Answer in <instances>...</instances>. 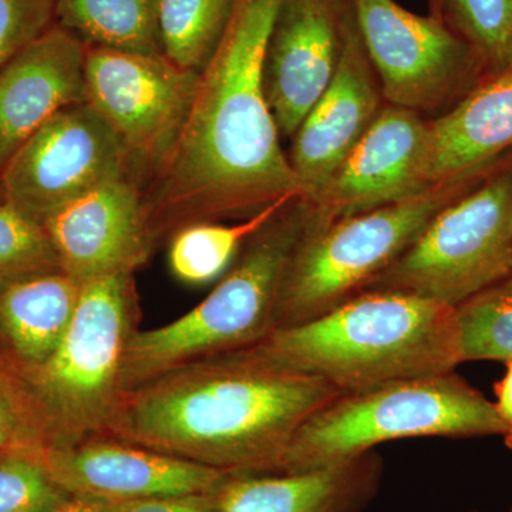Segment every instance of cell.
I'll return each mask as SVG.
<instances>
[{"instance_id":"1","label":"cell","mask_w":512,"mask_h":512,"mask_svg":"<svg viewBox=\"0 0 512 512\" xmlns=\"http://www.w3.org/2000/svg\"><path fill=\"white\" fill-rule=\"evenodd\" d=\"M284 2L232 3L180 133L143 188L156 248L187 225L245 220L302 197L265 92L266 52Z\"/></svg>"},{"instance_id":"2","label":"cell","mask_w":512,"mask_h":512,"mask_svg":"<svg viewBox=\"0 0 512 512\" xmlns=\"http://www.w3.org/2000/svg\"><path fill=\"white\" fill-rule=\"evenodd\" d=\"M340 394L252 346L128 390L107 437L231 474H278L303 424Z\"/></svg>"},{"instance_id":"3","label":"cell","mask_w":512,"mask_h":512,"mask_svg":"<svg viewBox=\"0 0 512 512\" xmlns=\"http://www.w3.org/2000/svg\"><path fill=\"white\" fill-rule=\"evenodd\" d=\"M255 348L343 393L456 372L463 363L454 308L403 292L360 293L319 318L274 330Z\"/></svg>"},{"instance_id":"4","label":"cell","mask_w":512,"mask_h":512,"mask_svg":"<svg viewBox=\"0 0 512 512\" xmlns=\"http://www.w3.org/2000/svg\"><path fill=\"white\" fill-rule=\"evenodd\" d=\"M138 323L133 274L86 282L53 355L25 376L12 375L45 448L107 436L127 393L124 363Z\"/></svg>"},{"instance_id":"5","label":"cell","mask_w":512,"mask_h":512,"mask_svg":"<svg viewBox=\"0 0 512 512\" xmlns=\"http://www.w3.org/2000/svg\"><path fill=\"white\" fill-rule=\"evenodd\" d=\"M312 222L311 204L295 198L242 245L221 281L191 311L138 330L124 363L127 392L175 367L252 348L271 335L286 266Z\"/></svg>"},{"instance_id":"6","label":"cell","mask_w":512,"mask_h":512,"mask_svg":"<svg viewBox=\"0 0 512 512\" xmlns=\"http://www.w3.org/2000/svg\"><path fill=\"white\" fill-rule=\"evenodd\" d=\"M495 403L456 372L340 394L303 424L278 474L305 473L414 437H507Z\"/></svg>"},{"instance_id":"7","label":"cell","mask_w":512,"mask_h":512,"mask_svg":"<svg viewBox=\"0 0 512 512\" xmlns=\"http://www.w3.org/2000/svg\"><path fill=\"white\" fill-rule=\"evenodd\" d=\"M485 173L441 181L407 200L325 227L313 220L286 266L274 330L319 318L366 292L416 241L437 212L481 183Z\"/></svg>"},{"instance_id":"8","label":"cell","mask_w":512,"mask_h":512,"mask_svg":"<svg viewBox=\"0 0 512 512\" xmlns=\"http://www.w3.org/2000/svg\"><path fill=\"white\" fill-rule=\"evenodd\" d=\"M511 275L512 168L437 212L366 292L410 293L457 308Z\"/></svg>"},{"instance_id":"9","label":"cell","mask_w":512,"mask_h":512,"mask_svg":"<svg viewBox=\"0 0 512 512\" xmlns=\"http://www.w3.org/2000/svg\"><path fill=\"white\" fill-rule=\"evenodd\" d=\"M363 46L387 104L421 116L447 111L463 99L480 55L434 16L396 0H350Z\"/></svg>"},{"instance_id":"10","label":"cell","mask_w":512,"mask_h":512,"mask_svg":"<svg viewBox=\"0 0 512 512\" xmlns=\"http://www.w3.org/2000/svg\"><path fill=\"white\" fill-rule=\"evenodd\" d=\"M198 74L163 55L86 49L87 101L119 138L141 191L180 133Z\"/></svg>"},{"instance_id":"11","label":"cell","mask_w":512,"mask_h":512,"mask_svg":"<svg viewBox=\"0 0 512 512\" xmlns=\"http://www.w3.org/2000/svg\"><path fill=\"white\" fill-rule=\"evenodd\" d=\"M124 177L134 181L126 151L89 101L47 120L0 171L5 201L39 224L87 192Z\"/></svg>"},{"instance_id":"12","label":"cell","mask_w":512,"mask_h":512,"mask_svg":"<svg viewBox=\"0 0 512 512\" xmlns=\"http://www.w3.org/2000/svg\"><path fill=\"white\" fill-rule=\"evenodd\" d=\"M430 185V120L386 103L309 204L319 227H325L407 200Z\"/></svg>"},{"instance_id":"13","label":"cell","mask_w":512,"mask_h":512,"mask_svg":"<svg viewBox=\"0 0 512 512\" xmlns=\"http://www.w3.org/2000/svg\"><path fill=\"white\" fill-rule=\"evenodd\" d=\"M42 225L60 268L79 284L110 275H134L156 249L143 191L128 177L87 192Z\"/></svg>"},{"instance_id":"14","label":"cell","mask_w":512,"mask_h":512,"mask_svg":"<svg viewBox=\"0 0 512 512\" xmlns=\"http://www.w3.org/2000/svg\"><path fill=\"white\" fill-rule=\"evenodd\" d=\"M350 0H285L269 39L265 92L279 134L291 138L332 82Z\"/></svg>"},{"instance_id":"15","label":"cell","mask_w":512,"mask_h":512,"mask_svg":"<svg viewBox=\"0 0 512 512\" xmlns=\"http://www.w3.org/2000/svg\"><path fill=\"white\" fill-rule=\"evenodd\" d=\"M53 478L73 497L109 503L220 490L231 473L113 437L43 448Z\"/></svg>"},{"instance_id":"16","label":"cell","mask_w":512,"mask_h":512,"mask_svg":"<svg viewBox=\"0 0 512 512\" xmlns=\"http://www.w3.org/2000/svg\"><path fill=\"white\" fill-rule=\"evenodd\" d=\"M386 101L350 13L332 82L293 134V173L312 200L375 123Z\"/></svg>"},{"instance_id":"17","label":"cell","mask_w":512,"mask_h":512,"mask_svg":"<svg viewBox=\"0 0 512 512\" xmlns=\"http://www.w3.org/2000/svg\"><path fill=\"white\" fill-rule=\"evenodd\" d=\"M86 49L55 23L0 70V171L47 120L86 103Z\"/></svg>"},{"instance_id":"18","label":"cell","mask_w":512,"mask_h":512,"mask_svg":"<svg viewBox=\"0 0 512 512\" xmlns=\"http://www.w3.org/2000/svg\"><path fill=\"white\" fill-rule=\"evenodd\" d=\"M382 476L375 450L305 473L231 474L220 488V512H366Z\"/></svg>"},{"instance_id":"19","label":"cell","mask_w":512,"mask_h":512,"mask_svg":"<svg viewBox=\"0 0 512 512\" xmlns=\"http://www.w3.org/2000/svg\"><path fill=\"white\" fill-rule=\"evenodd\" d=\"M512 147V72L498 70L430 120L431 184L487 171Z\"/></svg>"},{"instance_id":"20","label":"cell","mask_w":512,"mask_h":512,"mask_svg":"<svg viewBox=\"0 0 512 512\" xmlns=\"http://www.w3.org/2000/svg\"><path fill=\"white\" fill-rule=\"evenodd\" d=\"M82 284L63 271L0 289V366L20 377L53 355L79 303Z\"/></svg>"},{"instance_id":"21","label":"cell","mask_w":512,"mask_h":512,"mask_svg":"<svg viewBox=\"0 0 512 512\" xmlns=\"http://www.w3.org/2000/svg\"><path fill=\"white\" fill-rule=\"evenodd\" d=\"M158 0H56L55 23L87 47L161 55Z\"/></svg>"},{"instance_id":"22","label":"cell","mask_w":512,"mask_h":512,"mask_svg":"<svg viewBox=\"0 0 512 512\" xmlns=\"http://www.w3.org/2000/svg\"><path fill=\"white\" fill-rule=\"evenodd\" d=\"M293 200L295 198L276 201L264 211L235 225L197 222L178 229L168 239L171 272L178 281L187 285L210 284L228 271L242 245Z\"/></svg>"},{"instance_id":"23","label":"cell","mask_w":512,"mask_h":512,"mask_svg":"<svg viewBox=\"0 0 512 512\" xmlns=\"http://www.w3.org/2000/svg\"><path fill=\"white\" fill-rule=\"evenodd\" d=\"M234 0H158L161 55L180 69L200 73L227 26Z\"/></svg>"},{"instance_id":"24","label":"cell","mask_w":512,"mask_h":512,"mask_svg":"<svg viewBox=\"0 0 512 512\" xmlns=\"http://www.w3.org/2000/svg\"><path fill=\"white\" fill-rule=\"evenodd\" d=\"M461 360H512V276L454 308Z\"/></svg>"},{"instance_id":"25","label":"cell","mask_w":512,"mask_h":512,"mask_svg":"<svg viewBox=\"0 0 512 512\" xmlns=\"http://www.w3.org/2000/svg\"><path fill=\"white\" fill-rule=\"evenodd\" d=\"M431 16L476 49L484 63L503 67L512 42V0H430Z\"/></svg>"},{"instance_id":"26","label":"cell","mask_w":512,"mask_h":512,"mask_svg":"<svg viewBox=\"0 0 512 512\" xmlns=\"http://www.w3.org/2000/svg\"><path fill=\"white\" fill-rule=\"evenodd\" d=\"M42 450L0 451V512H52L73 497L50 474Z\"/></svg>"},{"instance_id":"27","label":"cell","mask_w":512,"mask_h":512,"mask_svg":"<svg viewBox=\"0 0 512 512\" xmlns=\"http://www.w3.org/2000/svg\"><path fill=\"white\" fill-rule=\"evenodd\" d=\"M55 271L62 268L43 225L0 201V289Z\"/></svg>"},{"instance_id":"28","label":"cell","mask_w":512,"mask_h":512,"mask_svg":"<svg viewBox=\"0 0 512 512\" xmlns=\"http://www.w3.org/2000/svg\"><path fill=\"white\" fill-rule=\"evenodd\" d=\"M56 0H0V70L55 25Z\"/></svg>"},{"instance_id":"29","label":"cell","mask_w":512,"mask_h":512,"mask_svg":"<svg viewBox=\"0 0 512 512\" xmlns=\"http://www.w3.org/2000/svg\"><path fill=\"white\" fill-rule=\"evenodd\" d=\"M45 448L20 393L18 383L0 366V451Z\"/></svg>"},{"instance_id":"30","label":"cell","mask_w":512,"mask_h":512,"mask_svg":"<svg viewBox=\"0 0 512 512\" xmlns=\"http://www.w3.org/2000/svg\"><path fill=\"white\" fill-rule=\"evenodd\" d=\"M110 512H220V490L110 503Z\"/></svg>"},{"instance_id":"31","label":"cell","mask_w":512,"mask_h":512,"mask_svg":"<svg viewBox=\"0 0 512 512\" xmlns=\"http://www.w3.org/2000/svg\"><path fill=\"white\" fill-rule=\"evenodd\" d=\"M505 365H507V372L495 387V393H497L495 407H497V412L508 429L505 441H507L508 446L512 447V360L505 363Z\"/></svg>"},{"instance_id":"32","label":"cell","mask_w":512,"mask_h":512,"mask_svg":"<svg viewBox=\"0 0 512 512\" xmlns=\"http://www.w3.org/2000/svg\"><path fill=\"white\" fill-rule=\"evenodd\" d=\"M52 512H110V503L99 498L72 497Z\"/></svg>"},{"instance_id":"33","label":"cell","mask_w":512,"mask_h":512,"mask_svg":"<svg viewBox=\"0 0 512 512\" xmlns=\"http://www.w3.org/2000/svg\"><path fill=\"white\" fill-rule=\"evenodd\" d=\"M500 70H508V72H512V42L510 49H508L507 55H505L503 67Z\"/></svg>"},{"instance_id":"34","label":"cell","mask_w":512,"mask_h":512,"mask_svg":"<svg viewBox=\"0 0 512 512\" xmlns=\"http://www.w3.org/2000/svg\"><path fill=\"white\" fill-rule=\"evenodd\" d=\"M0 201H5V198H3V192H2V181H0Z\"/></svg>"},{"instance_id":"35","label":"cell","mask_w":512,"mask_h":512,"mask_svg":"<svg viewBox=\"0 0 512 512\" xmlns=\"http://www.w3.org/2000/svg\"><path fill=\"white\" fill-rule=\"evenodd\" d=\"M510 512H512V505H511V510H510Z\"/></svg>"},{"instance_id":"36","label":"cell","mask_w":512,"mask_h":512,"mask_svg":"<svg viewBox=\"0 0 512 512\" xmlns=\"http://www.w3.org/2000/svg\"><path fill=\"white\" fill-rule=\"evenodd\" d=\"M512 276V275H511Z\"/></svg>"}]
</instances>
